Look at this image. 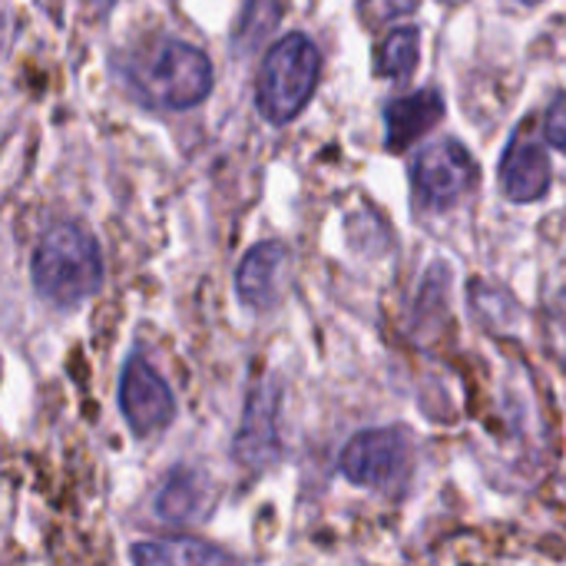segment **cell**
Segmentation results:
<instances>
[{"mask_svg": "<svg viewBox=\"0 0 566 566\" xmlns=\"http://www.w3.org/2000/svg\"><path fill=\"white\" fill-rule=\"evenodd\" d=\"M33 289L43 302L56 308H73L83 298L96 295L103 285V255L96 239L76 222L50 226L30 262Z\"/></svg>", "mask_w": 566, "mask_h": 566, "instance_id": "cell-1", "label": "cell"}, {"mask_svg": "<svg viewBox=\"0 0 566 566\" xmlns=\"http://www.w3.org/2000/svg\"><path fill=\"white\" fill-rule=\"evenodd\" d=\"M129 83L153 106L192 109L212 93V63L186 40L156 36L133 50Z\"/></svg>", "mask_w": 566, "mask_h": 566, "instance_id": "cell-2", "label": "cell"}, {"mask_svg": "<svg viewBox=\"0 0 566 566\" xmlns=\"http://www.w3.org/2000/svg\"><path fill=\"white\" fill-rule=\"evenodd\" d=\"M322 73V53L312 36L289 33L282 36L262 60V73L255 83L259 113L282 126L292 123L312 99Z\"/></svg>", "mask_w": 566, "mask_h": 566, "instance_id": "cell-3", "label": "cell"}, {"mask_svg": "<svg viewBox=\"0 0 566 566\" xmlns=\"http://www.w3.org/2000/svg\"><path fill=\"white\" fill-rule=\"evenodd\" d=\"M338 471L345 474V481L358 488L398 494L415 471V438L408 428L398 424L358 431L345 444L338 458Z\"/></svg>", "mask_w": 566, "mask_h": 566, "instance_id": "cell-4", "label": "cell"}, {"mask_svg": "<svg viewBox=\"0 0 566 566\" xmlns=\"http://www.w3.org/2000/svg\"><path fill=\"white\" fill-rule=\"evenodd\" d=\"M411 182L428 209H448L478 182V166L458 139H438L415 153Z\"/></svg>", "mask_w": 566, "mask_h": 566, "instance_id": "cell-5", "label": "cell"}, {"mask_svg": "<svg viewBox=\"0 0 566 566\" xmlns=\"http://www.w3.org/2000/svg\"><path fill=\"white\" fill-rule=\"evenodd\" d=\"M119 408L136 438H149L156 431H166L176 418V398L163 375L143 358L129 355L119 375Z\"/></svg>", "mask_w": 566, "mask_h": 566, "instance_id": "cell-6", "label": "cell"}, {"mask_svg": "<svg viewBox=\"0 0 566 566\" xmlns=\"http://www.w3.org/2000/svg\"><path fill=\"white\" fill-rule=\"evenodd\" d=\"M279 408L282 391L275 381H259L245 401V415L232 444V454L249 471H265L279 461L282 441H279Z\"/></svg>", "mask_w": 566, "mask_h": 566, "instance_id": "cell-7", "label": "cell"}, {"mask_svg": "<svg viewBox=\"0 0 566 566\" xmlns=\"http://www.w3.org/2000/svg\"><path fill=\"white\" fill-rule=\"evenodd\" d=\"M551 179H554V169H551V156L541 143V136H537V126H534V119H524L504 149L501 189L511 202H537L547 196Z\"/></svg>", "mask_w": 566, "mask_h": 566, "instance_id": "cell-8", "label": "cell"}, {"mask_svg": "<svg viewBox=\"0 0 566 566\" xmlns=\"http://www.w3.org/2000/svg\"><path fill=\"white\" fill-rule=\"evenodd\" d=\"M289 269V249L282 242H259L245 252L235 272V292L245 305L265 308L279 298Z\"/></svg>", "mask_w": 566, "mask_h": 566, "instance_id": "cell-9", "label": "cell"}, {"mask_svg": "<svg viewBox=\"0 0 566 566\" xmlns=\"http://www.w3.org/2000/svg\"><path fill=\"white\" fill-rule=\"evenodd\" d=\"M444 119V99L438 90H418L411 96H398L385 106V126H388V149L401 153L411 143H418L431 126Z\"/></svg>", "mask_w": 566, "mask_h": 566, "instance_id": "cell-10", "label": "cell"}, {"mask_svg": "<svg viewBox=\"0 0 566 566\" xmlns=\"http://www.w3.org/2000/svg\"><path fill=\"white\" fill-rule=\"evenodd\" d=\"M129 560L133 566H239L226 551L192 537L139 541L133 544Z\"/></svg>", "mask_w": 566, "mask_h": 566, "instance_id": "cell-11", "label": "cell"}, {"mask_svg": "<svg viewBox=\"0 0 566 566\" xmlns=\"http://www.w3.org/2000/svg\"><path fill=\"white\" fill-rule=\"evenodd\" d=\"M206 484L192 471H176L156 494V511L166 521H199L206 511Z\"/></svg>", "mask_w": 566, "mask_h": 566, "instance_id": "cell-12", "label": "cell"}, {"mask_svg": "<svg viewBox=\"0 0 566 566\" xmlns=\"http://www.w3.org/2000/svg\"><path fill=\"white\" fill-rule=\"evenodd\" d=\"M418 56H421V30L418 27H398L378 46L375 73L385 76V80H405V76L415 73Z\"/></svg>", "mask_w": 566, "mask_h": 566, "instance_id": "cell-13", "label": "cell"}, {"mask_svg": "<svg viewBox=\"0 0 566 566\" xmlns=\"http://www.w3.org/2000/svg\"><path fill=\"white\" fill-rule=\"evenodd\" d=\"M279 17H282L279 0H245V7L239 13V27L232 33V50L235 53H252L275 30Z\"/></svg>", "mask_w": 566, "mask_h": 566, "instance_id": "cell-14", "label": "cell"}, {"mask_svg": "<svg viewBox=\"0 0 566 566\" xmlns=\"http://www.w3.org/2000/svg\"><path fill=\"white\" fill-rule=\"evenodd\" d=\"M421 7V0H361L358 3V17L368 23V27H381V23H391L398 17H408Z\"/></svg>", "mask_w": 566, "mask_h": 566, "instance_id": "cell-15", "label": "cell"}, {"mask_svg": "<svg viewBox=\"0 0 566 566\" xmlns=\"http://www.w3.org/2000/svg\"><path fill=\"white\" fill-rule=\"evenodd\" d=\"M544 136H547L551 146H557L560 153H566V93H560L551 103V109L544 116Z\"/></svg>", "mask_w": 566, "mask_h": 566, "instance_id": "cell-16", "label": "cell"}, {"mask_svg": "<svg viewBox=\"0 0 566 566\" xmlns=\"http://www.w3.org/2000/svg\"><path fill=\"white\" fill-rule=\"evenodd\" d=\"M441 3H464V0H441Z\"/></svg>", "mask_w": 566, "mask_h": 566, "instance_id": "cell-17", "label": "cell"}, {"mask_svg": "<svg viewBox=\"0 0 566 566\" xmlns=\"http://www.w3.org/2000/svg\"><path fill=\"white\" fill-rule=\"evenodd\" d=\"M521 3H541V0H521Z\"/></svg>", "mask_w": 566, "mask_h": 566, "instance_id": "cell-18", "label": "cell"}]
</instances>
